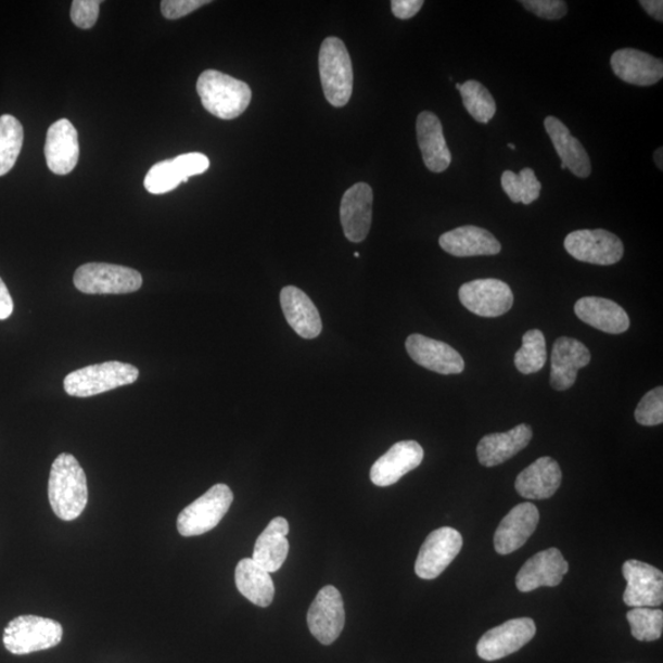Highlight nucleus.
<instances>
[{"mask_svg": "<svg viewBox=\"0 0 663 663\" xmlns=\"http://www.w3.org/2000/svg\"><path fill=\"white\" fill-rule=\"evenodd\" d=\"M635 420L643 426H655L663 423V388L659 386L642 397L637 409Z\"/></svg>", "mask_w": 663, "mask_h": 663, "instance_id": "37", "label": "nucleus"}, {"mask_svg": "<svg viewBox=\"0 0 663 663\" xmlns=\"http://www.w3.org/2000/svg\"><path fill=\"white\" fill-rule=\"evenodd\" d=\"M14 303L3 279L0 278V320H7L12 316Z\"/></svg>", "mask_w": 663, "mask_h": 663, "instance_id": "43", "label": "nucleus"}, {"mask_svg": "<svg viewBox=\"0 0 663 663\" xmlns=\"http://www.w3.org/2000/svg\"><path fill=\"white\" fill-rule=\"evenodd\" d=\"M417 138L420 152L429 170L444 173L451 164L442 120L433 112L424 111L417 118Z\"/></svg>", "mask_w": 663, "mask_h": 663, "instance_id": "22", "label": "nucleus"}, {"mask_svg": "<svg viewBox=\"0 0 663 663\" xmlns=\"http://www.w3.org/2000/svg\"><path fill=\"white\" fill-rule=\"evenodd\" d=\"M521 4L546 21H559L568 13V5L563 0H522Z\"/></svg>", "mask_w": 663, "mask_h": 663, "instance_id": "39", "label": "nucleus"}, {"mask_svg": "<svg viewBox=\"0 0 663 663\" xmlns=\"http://www.w3.org/2000/svg\"><path fill=\"white\" fill-rule=\"evenodd\" d=\"M547 361L545 334L531 330L522 337V347L515 354V367L524 375H531L544 369Z\"/></svg>", "mask_w": 663, "mask_h": 663, "instance_id": "32", "label": "nucleus"}, {"mask_svg": "<svg viewBox=\"0 0 663 663\" xmlns=\"http://www.w3.org/2000/svg\"><path fill=\"white\" fill-rule=\"evenodd\" d=\"M539 522V511L532 502H522L513 508L495 531L494 548L501 556H507L526 544Z\"/></svg>", "mask_w": 663, "mask_h": 663, "instance_id": "17", "label": "nucleus"}, {"mask_svg": "<svg viewBox=\"0 0 663 663\" xmlns=\"http://www.w3.org/2000/svg\"><path fill=\"white\" fill-rule=\"evenodd\" d=\"M537 628L531 619L508 621L485 633L477 643L479 656L485 661H497L524 648L536 635Z\"/></svg>", "mask_w": 663, "mask_h": 663, "instance_id": "13", "label": "nucleus"}, {"mask_svg": "<svg viewBox=\"0 0 663 663\" xmlns=\"http://www.w3.org/2000/svg\"><path fill=\"white\" fill-rule=\"evenodd\" d=\"M24 128L12 115L0 117V176L11 171L22 152Z\"/></svg>", "mask_w": 663, "mask_h": 663, "instance_id": "31", "label": "nucleus"}, {"mask_svg": "<svg viewBox=\"0 0 663 663\" xmlns=\"http://www.w3.org/2000/svg\"><path fill=\"white\" fill-rule=\"evenodd\" d=\"M44 156L53 174L68 175L76 169L79 161L78 132L68 119H60L49 128Z\"/></svg>", "mask_w": 663, "mask_h": 663, "instance_id": "18", "label": "nucleus"}, {"mask_svg": "<svg viewBox=\"0 0 663 663\" xmlns=\"http://www.w3.org/2000/svg\"><path fill=\"white\" fill-rule=\"evenodd\" d=\"M235 584L240 594L258 607L265 609L275 600L272 576L252 558L240 560L235 571Z\"/></svg>", "mask_w": 663, "mask_h": 663, "instance_id": "30", "label": "nucleus"}, {"mask_svg": "<svg viewBox=\"0 0 663 663\" xmlns=\"http://www.w3.org/2000/svg\"><path fill=\"white\" fill-rule=\"evenodd\" d=\"M611 67L615 76L632 86L651 87L663 78L662 60L639 50L615 51Z\"/></svg>", "mask_w": 663, "mask_h": 663, "instance_id": "21", "label": "nucleus"}, {"mask_svg": "<svg viewBox=\"0 0 663 663\" xmlns=\"http://www.w3.org/2000/svg\"><path fill=\"white\" fill-rule=\"evenodd\" d=\"M460 92L467 112L477 123L487 125L497 112V104L489 90L477 80H467L462 84Z\"/></svg>", "mask_w": 663, "mask_h": 663, "instance_id": "33", "label": "nucleus"}, {"mask_svg": "<svg viewBox=\"0 0 663 663\" xmlns=\"http://www.w3.org/2000/svg\"><path fill=\"white\" fill-rule=\"evenodd\" d=\"M508 146H509L510 149H512V151H515V149H517V146H515V145H513V144H511V143H509V144H508Z\"/></svg>", "mask_w": 663, "mask_h": 663, "instance_id": "46", "label": "nucleus"}, {"mask_svg": "<svg viewBox=\"0 0 663 663\" xmlns=\"http://www.w3.org/2000/svg\"><path fill=\"white\" fill-rule=\"evenodd\" d=\"M63 628L59 622L37 615H21L9 622L4 629L3 642L14 655L49 650L60 646Z\"/></svg>", "mask_w": 663, "mask_h": 663, "instance_id": "5", "label": "nucleus"}, {"mask_svg": "<svg viewBox=\"0 0 663 663\" xmlns=\"http://www.w3.org/2000/svg\"><path fill=\"white\" fill-rule=\"evenodd\" d=\"M100 0H76L71 9L72 22L80 29H91L100 13Z\"/></svg>", "mask_w": 663, "mask_h": 663, "instance_id": "38", "label": "nucleus"}, {"mask_svg": "<svg viewBox=\"0 0 663 663\" xmlns=\"http://www.w3.org/2000/svg\"><path fill=\"white\" fill-rule=\"evenodd\" d=\"M545 127L550 140L553 142L560 161H562L566 169L581 177V179H586V177L590 176V156H588L581 140L573 137L571 130L557 117L548 116L545 119Z\"/></svg>", "mask_w": 663, "mask_h": 663, "instance_id": "28", "label": "nucleus"}, {"mask_svg": "<svg viewBox=\"0 0 663 663\" xmlns=\"http://www.w3.org/2000/svg\"><path fill=\"white\" fill-rule=\"evenodd\" d=\"M574 310L581 321L604 333L621 334L627 332L630 327L628 314L609 298L583 297L576 302Z\"/></svg>", "mask_w": 663, "mask_h": 663, "instance_id": "25", "label": "nucleus"}, {"mask_svg": "<svg viewBox=\"0 0 663 663\" xmlns=\"http://www.w3.org/2000/svg\"><path fill=\"white\" fill-rule=\"evenodd\" d=\"M344 624L345 612L341 592L332 585L322 587L307 612V625L311 634L323 646H331L340 638Z\"/></svg>", "mask_w": 663, "mask_h": 663, "instance_id": "10", "label": "nucleus"}, {"mask_svg": "<svg viewBox=\"0 0 663 663\" xmlns=\"http://www.w3.org/2000/svg\"><path fill=\"white\" fill-rule=\"evenodd\" d=\"M467 310L481 317H499L511 310V288L498 279H477L464 283L459 292Z\"/></svg>", "mask_w": 663, "mask_h": 663, "instance_id": "11", "label": "nucleus"}, {"mask_svg": "<svg viewBox=\"0 0 663 663\" xmlns=\"http://www.w3.org/2000/svg\"><path fill=\"white\" fill-rule=\"evenodd\" d=\"M424 5L423 0H394L391 3L392 13L400 21L416 16Z\"/></svg>", "mask_w": 663, "mask_h": 663, "instance_id": "42", "label": "nucleus"}, {"mask_svg": "<svg viewBox=\"0 0 663 663\" xmlns=\"http://www.w3.org/2000/svg\"><path fill=\"white\" fill-rule=\"evenodd\" d=\"M562 484V470L552 457H540L522 471L517 479L515 489L522 498L546 500L552 498Z\"/></svg>", "mask_w": 663, "mask_h": 663, "instance_id": "23", "label": "nucleus"}, {"mask_svg": "<svg viewBox=\"0 0 663 663\" xmlns=\"http://www.w3.org/2000/svg\"><path fill=\"white\" fill-rule=\"evenodd\" d=\"M462 546L463 538L459 531L451 527L433 531L420 547L416 574L423 581H434L460 554Z\"/></svg>", "mask_w": 663, "mask_h": 663, "instance_id": "9", "label": "nucleus"}, {"mask_svg": "<svg viewBox=\"0 0 663 663\" xmlns=\"http://www.w3.org/2000/svg\"><path fill=\"white\" fill-rule=\"evenodd\" d=\"M640 5L655 21L663 22V2L662 0H640Z\"/></svg>", "mask_w": 663, "mask_h": 663, "instance_id": "44", "label": "nucleus"}, {"mask_svg": "<svg viewBox=\"0 0 663 663\" xmlns=\"http://www.w3.org/2000/svg\"><path fill=\"white\" fill-rule=\"evenodd\" d=\"M373 194L368 183L359 182L344 193L341 202V222L345 238L352 242L367 239L372 220Z\"/></svg>", "mask_w": 663, "mask_h": 663, "instance_id": "19", "label": "nucleus"}, {"mask_svg": "<svg viewBox=\"0 0 663 663\" xmlns=\"http://www.w3.org/2000/svg\"><path fill=\"white\" fill-rule=\"evenodd\" d=\"M501 186L513 203L532 204L539 199L541 184L534 170L526 167L518 175L506 171L501 176Z\"/></svg>", "mask_w": 663, "mask_h": 663, "instance_id": "34", "label": "nucleus"}, {"mask_svg": "<svg viewBox=\"0 0 663 663\" xmlns=\"http://www.w3.org/2000/svg\"><path fill=\"white\" fill-rule=\"evenodd\" d=\"M233 494L227 484H216L191 506L184 508L177 518V530L183 537L207 534L216 528L227 515Z\"/></svg>", "mask_w": 663, "mask_h": 663, "instance_id": "6", "label": "nucleus"}, {"mask_svg": "<svg viewBox=\"0 0 663 663\" xmlns=\"http://www.w3.org/2000/svg\"><path fill=\"white\" fill-rule=\"evenodd\" d=\"M569 564L557 548H549L527 560L517 576L521 592H531L539 587H556L563 582Z\"/></svg>", "mask_w": 663, "mask_h": 663, "instance_id": "16", "label": "nucleus"}, {"mask_svg": "<svg viewBox=\"0 0 663 663\" xmlns=\"http://www.w3.org/2000/svg\"><path fill=\"white\" fill-rule=\"evenodd\" d=\"M424 450L415 441L399 442L373 463L371 482L378 487H390L423 462Z\"/></svg>", "mask_w": 663, "mask_h": 663, "instance_id": "15", "label": "nucleus"}, {"mask_svg": "<svg viewBox=\"0 0 663 663\" xmlns=\"http://www.w3.org/2000/svg\"><path fill=\"white\" fill-rule=\"evenodd\" d=\"M138 377L139 370L132 364L106 361L68 373L63 385L69 396L87 398L132 385Z\"/></svg>", "mask_w": 663, "mask_h": 663, "instance_id": "3", "label": "nucleus"}, {"mask_svg": "<svg viewBox=\"0 0 663 663\" xmlns=\"http://www.w3.org/2000/svg\"><path fill=\"white\" fill-rule=\"evenodd\" d=\"M280 305L285 319L292 329L305 340L319 337L322 331V321L319 310L301 289L285 286L280 292Z\"/></svg>", "mask_w": 663, "mask_h": 663, "instance_id": "24", "label": "nucleus"}, {"mask_svg": "<svg viewBox=\"0 0 663 663\" xmlns=\"http://www.w3.org/2000/svg\"><path fill=\"white\" fill-rule=\"evenodd\" d=\"M406 349L418 366L443 375H456L464 370V360L459 352L447 343L428 339L423 334L409 335Z\"/></svg>", "mask_w": 663, "mask_h": 663, "instance_id": "14", "label": "nucleus"}, {"mask_svg": "<svg viewBox=\"0 0 663 663\" xmlns=\"http://www.w3.org/2000/svg\"><path fill=\"white\" fill-rule=\"evenodd\" d=\"M622 573L628 583L623 595L625 604L651 609L663 603V574L658 568L630 559L623 564Z\"/></svg>", "mask_w": 663, "mask_h": 663, "instance_id": "12", "label": "nucleus"}, {"mask_svg": "<svg viewBox=\"0 0 663 663\" xmlns=\"http://www.w3.org/2000/svg\"><path fill=\"white\" fill-rule=\"evenodd\" d=\"M49 499L61 520L78 519L88 503L86 472L71 454H61L54 460L49 481Z\"/></svg>", "mask_w": 663, "mask_h": 663, "instance_id": "1", "label": "nucleus"}, {"mask_svg": "<svg viewBox=\"0 0 663 663\" xmlns=\"http://www.w3.org/2000/svg\"><path fill=\"white\" fill-rule=\"evenodd\" d=\"M462 84H456V89L460 90L461 89Z\"/></svg>", "mask_w": 663, "mask_h": 663, "instance_id": "47", "label": "nucleus"}, {"mask_svg": "<svg viewBox=\"0 0 663 663\" xmlns=\"http://www.w3.org/2000/svg\"><path fill=\"white\" fill-rule=\"evenodd\" d=\"M209 3L208 0H164L162 13L169 21H177Z\"/></svg>", "mask_w": 663, "mask_h": 663, "instance_id": "41", "label": "nucleus"}, {"mask_svg": "<svg viewBox=\"0 0 663 663\" xmlns=\"http://www.w3.org/2000/svg\"><path fill=\"white\" fill-rule=\"evenodd\" d=\"M202 105L221 119L238 118L250 105L252 91L246 82L218 71H205L197 81Z\"/></svg>", "mask_w": 663, "mask_h": 663, "instance_id": "2", "label": "nucleus"}, {"mask_svg": "<svg viewBox=\"0 0 663 663\" xmlns=\"http://www.w3.org/2000/svg\"><path fill=\"white\" fill-rule=\"evenodd\" d=\"M182 183V177L173 161L155 164L145 176L144 186L149 193L164 194L171 192Z\"/></svg>", "mask_w": 663, "mask_h": 663, "instance_id": "36", "label": "nucleus"}, {"mask_svg": "<svg viewBox=\"0 0 663 663\" xmlns=\"http://www.w3.org/2000/svg\"><path fill=\"white\" fill-rule=\"evenodd\" d=\"M532 441V429L520 424L506 433L485 435L479 444L477 455L484 467H495L507 462L524 450Z\"/></svg>", "mask_w": 663, "mask_h": 663, "instance_id": "27", "label": "nucleus"}, {"mask_svg": "<svg viewBox=\"0 0 663 663\" xmlns=\"http://www.w3.org/2000/svg\"><path fill=\"white\" fill-rule=\"evenodd\" d=\"M143 277L138 270L110 264H87L74 275L79 292L91 295L129 294L139 291Z\"/></svg>", "mask_w": 663, "mask_h": 663, "instance_id": "7", "label": "nucleus"}, {"mask_svg": "<svg viewBox=\"0 0 663 663\" xmlns=\"http://www.w3.org/2000/svg\"><path fill=\"white\" fill-rule=\"evenodd\" d=\"M662 156H663V153H662V148H660V149H658V151L655 152V163H656V166L659 167V169H660V170H662V169H663Z\"/></svg>", "mask_w": 663, "mask_h": 663, "instance_id": "45", "label": "nucleus"}, {"mask_svg": "<svg viewBox=\"0 0 663 663\" xmlns=\"http://www.w3.org/2000/svg\"><path fill=\"white\" fill-rule=\"evenodd\" d=\"M289 524L284 518H276L256 540L252 559L269 574L276 573L285 563L289 553Z\"/></svg>", "mask_w": 663, "mask_h": 663, "instance_id": "29", "label": "nucleus"}, {"mask_svg": "<svg viewBox=\"0 0 663 663\" xmlns=\"http://www.w3.org/2000/svg\"><path fill=\"white\" fill-rule=\"evenodd\" d=\"M564 247L581 263L597 266L619 264L624 255L622 240L603 229L573 231L565 238Z\"/></svg>", "mask_w": 663, "mask_h": 663, "instance_id": "8", "label": "nucleus"}, {"mask_svg": "<svg viewBox=\"0 0 663 663\" xmlns=\"http://www.w3.org/2000/svg\"><path fill=\"white\" fill-rule=\"evenodd\" d=\"M632 635L639 641H655L661 638L663 632V612L659 609L640 607L633 609L627 614Z\"/></svg>", "mask_w": 663, "mask_h": 663, "instance_id": "35", "label": "nucleus"}, {"mask_svg": "<svg viewBox=\"0 0 663 663\" xmlns=\"http://www.w3.org/2000/svg\"><path fill=\"white\" fill-rule=\"evenodd\" d=\"M174 163L184 183L189 181L190 177L207 171L211 165L208 156L201 153L179 155L174 158Z\"/></svg>", "mask_w": 663, "mask_h": 663, "instance_id": "40", "label": "nucleus"}, {"mask_svg": "<svg viewBox=\"0 0 663 663\" xmlns=\"http://www.w3.org/2000/svg\"><path fill=\"white\" fill-rule=\"evenodd\" d=\"M354 256H355V257H357V258H358V257H360V255L358 254V252H355Z\"/></svg>", "mask_w": 663, "mask_h": 663, "instance_id": "48", "label": "nucleus"}, {"mask_svg": "<svg viewBox=\"0 0 663 663\" xmlns=\"http://www.w3.org/2000/svg\"><path fill=\"white\" fill-rule=\"evenodd\" d=\"M550 361V386L556 391H566L574 386L577 371L590 364L591 353L581 341L560 337L553 345Z\"/></svg>", "mask_w": 663, "mask_h": 663, "instance_id": "20", "label": "nucleus"}, {"mask_svg": "<svg viewBox=\"0 0 663 663\" xmlns=\"http://www.w3.org/2000/svg\"><path fill=\"white\" fill-rule=\"evenodd\" d=\"M438 244L455 257L494 256L501 251L500 242L492 232L473 226L445 232Z\"/></svg>", "mask_w": 663, "mask_h": 663, "instance_id": "26", "label": "nucleus"}, {"mask_svg": "<svg viewBox=\"0 0 663 663\" xmlns=\"http://www.w3.org/2000/svg\"><path fill=\"white\" fill-rule=\"evenodd\" d=\"M319 65L327 101L334 107L347 105L353 92V67L344 42L327 37L321 44Z\"/></svg>", "mask_w": 663, "mask_h": 663, "instance_id": "4", "label": "nucleus"}]
</instances>
